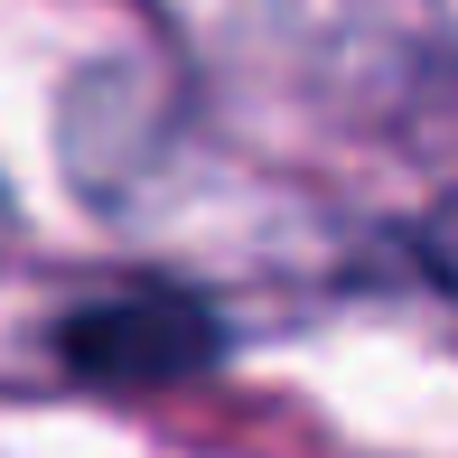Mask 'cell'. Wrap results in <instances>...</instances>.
<instances>
[]
</instances>
